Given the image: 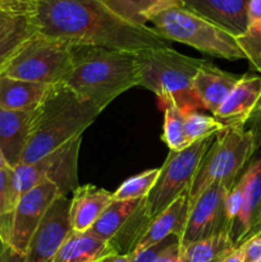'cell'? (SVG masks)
<instances>
[{
  "label": "cell",
  "instance_id": "1",
  "mask_svg": "<svg viewBox=\"0 0 261 262\" xmlns=\"http://www.w3.org/2000/svg\"><path fill=\"white\" fill-rule=\"evenodd\" d=\"M28 17L40 33L72 45L133 53L169 46L150 26L125 22L101 0H33Z\"/></svg>",
  "mask_w": 261,
  "mask_h": 262
},
{
  "label": "cell",
  "instance_id": "2",
  "mask_svg": "<svg viewBox=\"0 0 261 262\" xmlns=\"http://www.w3.org/2000/svg\"><path fill=\"white\" fill-rule=\"evenodd\" d=\"M61 83L102 112L119 95L140 83L137 53L73 45L71 68Z\"/></svg>",
  "mask_w": 261,
  "mask_h": 262
},
{
  "label": "cell",
  "instance_id": "3",
  "mask_svg": "<svg viewBox=\"0 0 261 262\" xmlns=\"http://www.w3.org/2000/svg\"><path fill=\"white\" fill-rule=\"evenodd\" d=\"M100 113L96 106L79 99L61 82L51 84L45 100L36 110L35 123L19 165L36 163L82 136Z\"/></svg>",
  "mask_w": 261,
  "mask_h": 262
},
{
  "label": "cell",
  "instance_id": "4",
  "mask_svg": "<svg viewBox=\"0 0 261 262\" xmlns=\"http://www.w3.org/2000/svg\"><path fill=\"white\" fill-rule=\"evenodd\" d=\"M137 59L138 86L153 91L161 104L176 105L184 114L204 109L193 90V78L205 60L183 55L170 46L138 51Z\"/></svg>",
  "mask_w": 261,
  "mask_h": 262
},
{
  "label": "cell",
  "instance_id": "5",
  "mask_svg": "<svg viewBox=\"0 0 261 262\" xmlns=\"http://www.w3.org/2000/svg\"><path fill=\"white\" fill-rule=\"evenodd\" d=\"M255 152V137L246 127L224 128L217 132L194 174L188 191L189 204L215 182L232 188Z\"/></svg>",
  "mask_w": 261,
  "mask_h": 262
},
{
  "label": "cell",
  "instance_id": "6",
  "mask_svg": "<svg viewBox=\"0 0 261 262\" xmlns=\"http://www.w3.org/2000/svg\"><path fill=\"white\" fill-rule=\"evenodd\" d=\"M150 23L156 35L165 41L184 43L201 53L225 60H246L234 36L183 7L159 12L151 18Z\"/></svg>",
  "mask_w": 261,
  "mask_h": 262
},
{
  "label": "cell",
  "instance_id": "7",
  "mask_svg": "<svg viewBox=\"0 0 261 262\" xmlns=\"http://www.w3.org/2000/svg\"><path fill=\"white\" fill-rule=\"evenodd\" d=\"M72 58V43L36 32L15 51L0 76L44 84L60 83L68 74Z\"/></svg>",
  "mask_w": 261,
  "mask_h": 262
},
{
  "label": "cell",
  "instance_id": "8",
  "mask_svg": "<svg viewBox=\"0 0 261 262\" xmlns=\"http://www.w3.org/2000/svg\"><path fill=\"white\" fill-rule=\"evenodd\" d=\"M214 136L196 141L181 151H170L160 168L155 186L146 197V211L150 220L168 209L177 199L188 193L202 156Z\"/></svg>",
  "mask_w": 261,
  "mask_h": 262
},
{
  "label": "cell",
  "instance_id": "9",
  "mask_svg": "<svg viewBox=\"0 0 261 262\" xmlns=\"http://www.w3.org/2000/svg\"><path fill=\"white\" fill-rule=\"evenodd\" d=\"M82 136L73 138L54 150L45 158L33 164L18 165L13 169V183L17 199L33 187L51 182L59 189V193L68 196L79 186L78 155Z\"/></svg>",
  "mask_w": 261,
  "mask_h": 262
},
{
  "label": "cell",
  "instance_id": "10",
  "mask_svg": "<svg viewBox=\"0 0 261 262\" xmlns=\"http://www.w3.org/2000/svg\"><path fill=\"white\" fill-rule=\"evenodd\" d=\"M230 188L223 183L209 184L189 204L186 228L179 239L182 247L222 233H229L227 196Z\"/></svg>",
  "mask_w": 261,
  "mask_h": 262
},
{
  "label": "cell",
  "instance_id": "11",
  "mask_svg": "<svg viewBox=\"0 0 261 262\" xmlns=\"http://www.w3.org/2000/svg\"><path fill=\"white\" fill-rule=\"evenodd\" d=\"M59 194L58 187L51 182H44L23 193L13 212L12 227L7 245L25 255L31 238Z\"/></svg>",
  "mask_w": 261,
  "mask_h": 262
},
{
  "label": "cell",
  "instance_id": "12",
  "mask_svg": "<svg viewBox=\"0 0 261 262\" xmlns=\"http://www.w3.org/2000/svg\"><path fill=\"white\" fill-rule=\"evenodd\" d=\"M68 196L59 194L36 229L25 253V262H51L71 234Z\"/></svg>",
  "mask_w": 261,
  "mask_h": 262
},
{
  "label": "cell",
  "instance_id": "13",
  "mask_svg": "<svg viewBox=\"0 0 261 262\" xmlns=\"http://www.w3.org/2000/svg\"><path fill=\"white\" fill-rule=\"evenodd\" d=\"M184 9L209 20L234 37L242 35L248 25L250 0H181Z\"/></svg>",
  "mask_w": 261,
  "mask_h": 262
},
{
  "label": "cell",
  "instance_id": "14",
  "mask_svg": "<svg viewBox=\"0 0 261 262\" xmlns=\"http://www.w3.org/2000/svg\"><path fill=\"white\" fill-rule=\"evenodd\" d=\"M261 99V77L243 76L212 117L224 128L246 127Z\"/></svg>",
  "mask_w": 261,
  "mask_h": 262
},
{
  "label": "cell",
  "instance_id": "15",
  "mask_svg": "<svg viewBox=\"0 0 261 262\" xmlns=\"http://www.w3.org/2000/svg\"><path fill=\"white\" fill-rule=\"evenodd\" d=\"M35 112H13L0 107V151L12 169L19 165L31 136Z\"/></svg>",
  "mask_w": 261,
  "mask_h": 262
},
{
  "label": "cell",
  "instance_id": "16",
  "mask_svg": "<svg viewBox=\"0 0 261 262\" xmlns=\"http://www.w3.org/2000/svg\"><path fill=\"white\" fill-rule=\"evenodd\" d=\"M243 176L246 183L242 210L229 233L237 247L246 241L261 210V146L256 150Z\"/></svg>",
  "mask_w": 261,
  "mask_h": 262
},
{
  "label": "cell",
  "instance_id": "17",
  "mask_svg": "<svg viewBox=\"0 0 261 262\" xmlns=\"http://www.w3.org/2000/svg\"><path fill=\"white\" fill-rule=\"evenodd\" d=\"M113 202V192L92 184L78 186L69 206V222L74 233H86Z\"/></svg>",
  "mask_w": 261,
  "mask_h": 262
},
{
  "label": "cell",
  "instance_id": "18",
  "mask_svg": "<svg viewBox=\"0 0 261 262\" xmlns=\"http://www.w3.org/2000/svg\"><path fill=\"white\" fill-rule=\"evenodd\" d=\"M242 77L222 71L214 64L205 61L194 76L193 90L201 100L204 109L214 114Z\"/></svg>",
  "mask_w": 261,
  "mask_h": 262
},
{
  "label": "cell",
  "instance_id": "19",
  "mask_svg": "<svg viewBox=\"0 0 261 262\" xmlns=\"http://www.w3.org/2000/svg\"><path fill=\"white\" fill-rule=\"evenodd\" d=\"M188 212L189 196L188 193H186L177 199L168 209L164 210L155 219L151 220L147 229L143 233L142 238L138 241L132 253L141 252L170 235H176L178 239H181L184 228H186Z\"/></svg>",
  "mask_w": 261,
  "mask_h": 262
},
{
  "label": "cell",
  "instance_id": "20",
  "mask_svg": "<svg viewBox=\"0 0 261 262\" xmlns=\"http://www.w3.org/2000/svg\"><path fill=\"white\" fill-rule=\"evenodd\" d=\"M51 84L0 76V107L13 112H35L40 107Z\"/></svg>",
  "mask_w": 261,
  "mask_h": 262
},
{
  "label": "cell",
  "instance_id": "21",
  "mask_svg": "<svg viewBox=\"0 0 261 262\" xmlns=\"http://www.w3.org/2000/svg\"><path fill=\"white\" fill-rule=\"evenodd\" d=\"M117 253L109 242L89 233L71 232L51 262H97Z\"/></svg>",
  "mask_w": 261,
  "mask_h": 262
},
{
  "label": "cell",
  "instance_id": "22",
  "mask_svg": "<svg viewBox=\"0 0 261 262\" xmlns=\"http://www.w3.org/2000/svg\"><path fill=\"white\" fill-rule=\"evenodd\" d=\"M38 32L28 15L0 12V73L15 51Z\"/></svg>",
  "mask_w": 261,
  "mask_h": 262
},
{
  "label": "cell",
  "instance_id": "23",
  "mask_svg": "<svg viewBox=\"0 0 261 262\" xmlns=\"http://www.w3.org/2000/svg\"><path fill=\"white\" fill-rule=\"evenodd\" d=\"M115 15L136 26H147L159 12L183 7L181 0H101Z\"/></svg>",
  "mask_w": 261,
  "mask_h": 262
},
{
  "label": "cell",
  "instance_id": "24",
  "mask_svg": "<svg viewBox=\"0 0 261 262\" xmlns=\"http://www.w3.org/2000/svg\"><path fill=\"white\" fill-rule=\"evenodd\" d=\"M145 199L113 201L87 233L105 242H110L127 225Z\"/></svg>",
  "mask_w": 261,
  "mask_h": 262
},
{
  "label": "cell",
  "instance_id": "25",
  "mask_svg": "<svg viewBox=\"0 0 261 262\" xmlns=\"http://www.w3.org/2000/svg\"><path fill=\"white\" fill-rule=\"evenodd\" d=\"M229 233L214 235L182 247L184 262H222L237 250Z\"/></svg>",
  "mask_w": 261,
  "mask_h": 262
},
{
  "label": "cell",
  "instance_id": "26",
  "mask_svg": "<svg viewBox=\"0 0 261 262\" xmlns=\"http://www.w3.org/2000/svg\"><path fill=\"white\" fill-rule=\"evenodd\" d=\"M18 199L13 183V169L10 166L0 169V243H8L13 212Z\"/></svg>",
  "mask_w": 261,
  "mask_h": 262
},
{
  "label": "cell",
  "instance_id": "27",
  "mask_svg": "<svg viewBox=\"0 0 261 262\" xmlns=\"http://www.w3.org/2000/svg\"><path fill=\"white\" fill-rule=\"evenodd\" d=\"M164 106V132L161 140L165 142L170 151H181L188 147V142L184 128V114L176 105L166 104Z\"/></svg>",
  "mask_w": 261,
  "mask_h": 262
},
{
  "label": "cell",
  "instance_id": "28",
  "mask_svg": "<svg viewBox=\"0 0 261 262\" xmlns=\"http://www.w3.org/2000/svg\"><path fill=\"white\" fill-rule=\"evenodd\" d=\"M159 173H160V168L150 169L127 179L118 187L117 191L113 192V201L141 200L147 197L151 188L155 186Z\"/></svg>",
  "mask_w": 261,
  "mask_h": 262
},
{
  "label": "cell",
  "instance_id": "29",
  "mask_svg": "<svg viewBox=\"0 0 261 262\" xmlns=\"http://www.w3.org/2000/svg\"><path fill=\"white\" fill-rule=\"evenodd\" d=\"M184 128H186V136L189 143L212 137L217 132L224 129V127L214 117H207L199 112L186 114Z\"/></svg>",
  "mask_w": 261,
  "mask_h": 262
},
{
  "label": "cell",
  "instance_id": "30",
  "mask_svg": "<svg viewBox=\"0 0 261 262\" xmlns=\"http://www.w3.org/2000/svg\"><path fill=\"white\" fill-rule=\"evenodd\" d=\"M235 38L246 60L250 61L256 71L261 72V19L250 23L247 30Z\"/></svg>",
  "mask_w": 261,
  "mask_h": 262
},
{
  "label": "cell",
  "instance_id": "31",
  "mask_svg": "<svg viewBox=\"0 0 261 262\" xmlns=\"http://www.w3.org/2000/svg\"><path fill=\"white\" fill-rule=\"evenodd\" d=\"M245 183H246V179L242 173V176H241L240 179L235 182L234 186L230 188L229 193H228L227 196V215H228V220H229L230 230H232L233 225H234L235 222H237L238 216H240L241 214V210H242L243 194H245Z\"/></svg>",
  "mask_w": 261,
  "mask_h": 262
},
{
  "label": "cell",
  "instance_id": "32",
  "mask_svg": "<svg viewBox=\"0 0 261 262\" xmlns=\"http://www.w3.org/2000/svg\"><path fill=\"white\" fill-rule=\"evenodd\" d=\"M178 237L176 235H170V237L165 238L161 242L156 243V245L151 246V247L146 248V250L141 251L137 253H130L132 255V262H156L159 257L161 256V253L169 247V246L173 245L174 242H177Z\"/></svg>",
  "mask_w": 261,
  "mask_h": 262
},
{
  "label": "cell",
  "instance_id": "33",
  "mask_svg": "<svg viewBox=\"0 0 261 262\" xmlns=\"http://www.w3.org/2000/svg\"><path fill=\"white\" fill-rule=\"evenodd\" d=\"M238 248L242 262H261V233L246 239Z\"/></svg>",
  "mask_w": 261,
  "mask_h": 262
},
{
  "label": "cell",
  "instance_id": "34",
  "mask_svg": "<svg viewBox=\"0 0 261 262\" xmlns=\"http://www.w3.org/2000/svg\"><path fill=\"white\" fill-rule=\"evenodd\" d=\"M32 8L33 0H0V12L30 15Z\"/></svg>",
  "mask_w": 261,
  "mask_h": 262
},
{
  "label": "cell",
  "instance_id": "35",
  "mask_svg": "<svg viewBox=\"0 0 261 262\" xmlns=\"http://www.w3.org/2000/svg\"><path fill=\"white\" fill-rule=\"evenodd\" d=\"M246 128L248 130H251V133L255 137V142H256V150L261 146V99L258 101L257 107L253 112L252 117L250 118V120L246 124Z\"/></svg>",
  "mask_w": 261,
  "mask_h": 262
},
{
  "label": "cell",
  "instance_id": "36",
  "mask_svg": "<svg viewBox=\"0 0 261 262\" xmlns=\"http://www.w3.org/2000/svg\"><path fill=\"white\" fill-rule=\"evenodd\" d=\"M156 262H184L183 257H182V250L179 241H177L173 245L169 246V247L161 253V256L156 260Z\"/></svg>",
  "mask_w": 261,
  "mask_h": 262
},
{
  "label": "cell",
  "instance_id": "37",
  "mask_svg": "<svg viewBox=\"0 0 261 262\" xmlns=\"http://www.w3.org/2000/svg\"><path fill=\"white\" fill-rule=\"evenodd\" d=\"M0 262H25V255L13 250L7 243H0Z\"/></svg>",
  "mask_w": 261,
  "mask_h": 262
},
{
  "label": "cell",
  "instance_id": "38",
  "mask_svg": "<svg viewBox=\"0 0 261 262\" xmlns=\"http://www.w3.org/2000/svg\"><path fill=\"white\" fill-rule=\"evenodd\" d=\"M261 19V0H250L248 4V22L252 23Z\"/></svg>",
  "mask_w": 261,
  "mask_h": 262
},
{
  "label": "cell",
  "instance_id": "39",
  "mask_svg": "<svg viewBox=\"0 0 261 262\" xmlns=\"http://www.w3.org/2000/svg\"><path fill=\"white\" fill-rule=\"evenodd\" d=\"M97 262H132V255H120V253H113V255L106 256Z\"/></svg>",
  "mask_w": 261,
  "mask_h": 262
},
{
  "label": "cell",
  "instance_id": "40",
  "mask_svg": "<svg viewBox=\"0 0 261 262\" xmlns=\"http://www.w3.org/2000/svg\"><path fill=\"white\" fill-rule=\"evenodd\" d=\"M258 233H261V210H260V212H258L257 219H256V222H255V224H253L252 229H251V232L248 233V235H247V238H246V239H248V238L252 237V235L258 234Z\"/></svg>",
  "mask_w": 261,
  "mask_h": 262
},
{
  "label": "cell",
  "instance_id": "41",
  "mask_svg": "<svg viewBox=\"0 0 261 262\" xmlns=\"http://www.w3.org/2000/svg\"><path fill=\"white\" fill-rule=\"evenodd\" d=\"M222 262H242V256H241L240 248H237L234 252L230 253V255L228 256V257H225Z\"/></svg>",
  "mask_w": 261,
  "mask_h": 262
},
{
  "label": "cell",
  "instance_id": "42",
  "mask_svg": "<svg viewBox=\"0 0 261 262\" xmlns=\"http://www.w3.org/2000/svg\"><path fill=\"white\" fill-rule=\"evenodd\" d=\"M5 166H9V165L7 164V161H5V159H4V156H3L2 151H0V169L5 168Z\"/></svg>",
  "mask_w": 261,
  "mask_h": 262
}]
</instances>
